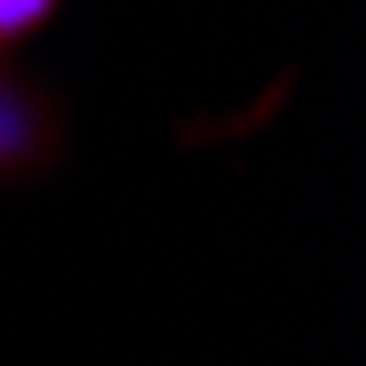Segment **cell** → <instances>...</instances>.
Listing matches in <instances>:
<instances>
[{
    "label": "cell",
    "mask_w": 366,
    "mask_h": 366,
    "mask_svg": "<svg viewBox=\"0 0 366 366\" xmlns=\"http://www.w3.org/2000/svg\"><path fill=\"white\" fill-rule=\"evenodd\" d=\"M46 14H53V0H0V39H14V33L39 26Z\"/></svg>",
    "instance_id": "obj_1"
}]
</instances>
